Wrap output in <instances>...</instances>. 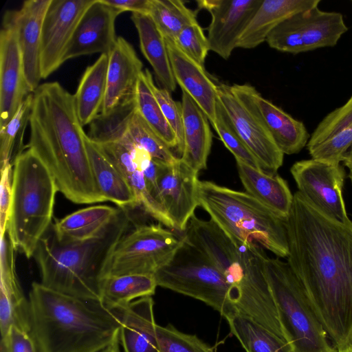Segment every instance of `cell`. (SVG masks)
Listing matches in <instances>:
<instances>
[{"mask_svg":"<svg viewBox=\"0 0 352 352\" xmlns=\"http://www.w3.org/2000/svg\"><path fill=\"white\" fill-rule=\"evenodd\" d=\"M151 296L118 309L122 322L120 341L124 352H160Z\"/></svg>","mask_w":352,"mask_h":352,"instance_id":"cell-24","label":"cell"},{"mask_svg":"<svg viewBox=\"0 0 352 352\" xmlns=\"http://www.w3.org/2000/svg\"><path fill=\"white\" fill-rule=\"evenodd\" d=\"M236 164L246 192L286 219L293 201V195L287 182L276 173H267L241 162H236Z\"/></svg>","mask_w":352,"mask_h":352,"instance_id":"cell-27","label":"cell"},{"mask_svg":"<svg viewBox=\"0 0 352 352\" xmlns=\"http://www.w3.org/2000/svg\"><path fill=\"white\" fill-rule=\"evenodd\" d=\"M343 163L349 169V177L352 183V146L346 153Z\"/></svg>","mask_w":352,"mask_h":352,"instance_id":"cell-48","label":"cell"},{"mask_svg":"<svg viewBox=\"0 0 352 352\" xmlns=\"http://www.w3.org/2000/svg\"><path fill=\"white\" fill-rule=\"evenodd\" d=\"M182 238L171 259L154 274L157 286L201 300L228 320L237 313V289L203 253Z\"/></svg>","mask_w":352,"mask_h":352,"instance_id":"cell-8","label":"cell"},{"mask_svg":"<svg viewBox=\"0 0 352 352\" xmlns=\"http://www.w3.org/2000/svg\"><path fill=\"white\" fill-rule=\"evenodd\" d=\"M142 69L143 64L133 46L118 36L109 53L107 94L101 113L109 112L135 95Z\"/></svg>","mask_w":352,"mask_h":352,"instance_id":"cell-22","label":"cell"},{"mask_svg":"<svg viewBox=\"0 0 352 352\" xmlns=\"http://www.w3.org/2000/svg\"><path fill=\"white\" fill-rule=\"evenodd\" d=\"M320 0H263L240 36L237 47L252 49L263 42L280 23L298 13L318 6Z\"/></svg>","mask_w":352,"mask_h":352,"instance_id":"cell-26","label":"cell"},{"mask_svg":"<svg viewBox=\"0 0 352 352\" xmlns=\"http://www.w3.org/2000/svg\"><path fill=\"white\" fill-rule=\"evenodd\" d=\"M103 154L124 176L144 212L161 224L175 229L174 224L164 207L151 195L144 173L123 140L104 144H97Z\"/></svg>","mask_w":352,"mask_h":352,"instance_id":"cell-23","label":"cell"},{"mask_svg":"<svg viewBox=\"0 0 352 352\" xmlns=\"http://www.w3.org/2000/svg\"><path fill=\"white\" fill-rule=\"evenodd\" d=\"M225 146L232 153L236 162L262 170L253 154L241 140L218 100L216 121L212 126Z\"/></svg>","mask_w":352,"mask_h":352,"instance_id":"cell-40","label":"cell"},{"mask_svg":"<svg viewBox=\"0 0 352 352\" xmlns=\"http://www.w3.org/2000/svg\"><path fill=\"white\" fill-rule=\"evenodd\" d=\"M58 188L46 166L29 148L13 165L7 232L16 251L30 258L52 222Z\"/></svg>","mask_w":352,"mask_h":352,"instance_id":"cell-6","label":"cell"},{"mask_svg":"<svg viewBox=\"0 0 352 352\" xmlns=\"http://www.w3.org/2000/svg\"><path fill=\"white\" fill-rule=\"evenodd\" d=\"M85 144L94 179L106 201L129 210L138 206L136 197L124 176L87 135Z\"/></svg>","mask_w":352,"mask_h":352,"instance_id":"cell-28","label":"cell"},{"mask_svg":"<svg viewBox=\"0 0 352 352\" xmlns=\"http://www.w3.org/2000/svg\"><path fill=\"white\" fill-rule=\"evenodd\" d=\"M31 332L41 352H97L120 336L118 309L33 283L29 294Z\"/></svg>","mask_w":352,"mask_h":352,"instance_id":"cell-3","label":"cell"},{"mask_svg":"<svg viewBox=\"0 0 352 352\" xmlns=\"http://www.w3.org/2000/svg\"><path fill=\"white\" fill-rule=\"evenodd\" d=\"M148 15L164 38L172 40L186 26L197 22L196 11L181 0H151Z\"/></svg>","mask_w":352,"mask_h":352,"instance_id":"cell-38","label":"cell"},{"mask_svg":"<svg viewBox=\"0 0 352 352\" xmlns=\"http://www.w3.org/2000/svg\"><path fill=\"white\" fill-rule=\"evenodd\" d=\"M51 1H25L20 9L8 10L4 14L15 28L27 82L32 93L38 88L42 79L40 67L41 30Z\"/></svg>","mask_w":352,"mask_h":352,"instance_id":"cell-18","label":"cell"},{"mask_svg":"<svg viewBox=\"0 0 352 352\" xmlns=\"http://www.w3.org/2000/svg\"><path fill=\"white\" fill-rule=\"evenodd\" d=\"M151 89L164 118L176 135L178 142L177 151L180 157L184 148L182 104L175 101L168 90L156 87L153 80L151 81Z\"/></svg>","mask_w":352,"mask_h":352,"instance_id":"cell-44","label":"cell"},{"mask_svg":"<svg viewBox=\"0 0 352 352\" xmlns=\"http://www.w3.org/2000/svg\"><path fill=\"white\" fill-rule=\"evenodd\" d=\"M127 134L135 144L146 151L157 162L171 164L179 158L138 110L129 123Z\"/></svg>","mask_w":352,"mask_h":352,"instance_id":"cell-39","label":"cell"},{"mask_svg":"<svg viewBox=\"0 0 352 352\" xmlns=\"http://www.w3.org/2000/svg\"><path fill=\"white\" fill-rule=\"evenodd\" d=\"M108 65L109 54H100L85 69L74 95L82 126L89 124L102 111L107 94Z\"/></svg>","mask_w":352,"mask_h":352,"instance_id":"cell-30","label":"cell"},{"mask_svg":"<svg viewBox=\"0 0 352 352\" xmlns=\"http://www.w3.org/2000/svg\"><path fill=\"white\" fill-rule=\"evenodd\" d=\"M227 321L246 352H294L286 340L247 316L236 313Z\"/></svg>","mask_w":352,"mask_h":352,"instance_id":"cell-34","label":"cell"},{"mask_svg":"<svg viewBox=\"0 0 352 352\" xmlns=\"http://www.w3.org/2000/svg\"><path fill=\"white\" fill-rule=\"evenodd\" d=\"M122 12L94 0L81 17L67 47L65 62L82 56L109 54L117 40L116 20Z\"/></svg>","mask_w":352,"mask_h":352,"instance_id":"cell-17","label":"cell"},{"mask_svg":"<svg viewBox=\"0 0 352 352\" xmlns=\"http://www.w3.org/2000/svg\"><path fill=\"white\" fill-rule=\"evenodd\" d=\"M338 352H352V342L341 349H338Z\"/></svg>","mask_w":352,"mask_h":352,"instance_id":"cell-50","label":"cell"},{"mask_svg":"<svg viewBox=\"0 0 352 352\" xmlns=\"http://www.w3.org/2000/svg\"><path fill=\"white\" fill-rule=\"evenodd\" d=\"M153 76L147 69L143 70L138 80L135 99L138 112L172 150H177L176 135L167 122L151 89Z\"/></svg>","mask_w":352,"mask_h":352,"instance_id":"cell-36","label":"cell"},{"mask_svg":"<svg viewBox=\"0 0 352 352\" xmlns=\"http://www.w3.org/2000/svg\"><path fill=\"white\" fill-rule=\"evenodd\" d=\"M197 198L199 206L233 239L258 244L277 258H287L286 219L248 192L210 181H199Z\"/></svg>","mask_w":352,"mask_h":352,"instance_id":"cell-5","label":"cell"},{"mask_svg":"<svg viewBox=\"0 0 352 352\" xmlns=\"http://www.w3.org/2000/svg\"><path fill=\"white\" fill-rule=\"evenodd\" d=\"M1 349L4 352H41L31 331L16 326L11 327L1 338Z\"/></svg>","mask_w":352,"mask_h":352,"instance_id":"cell-45","label":"cell"},{"mask_svg":"<svg viewBox=\"0 0 352 352\" xmlns=\"http://www.w3.org/2000/svg\"><path fill=\"white\" fill-rule=\"evenodd\" d=\"M298 191L328 216L351 223L342 196L343 166L314 159L295 162L290 168Z\"/></svg>","mask_w":352,"mask_h":352,"instance_id":"cell-10","label":"cell"},{"mask_svg":"<svg viewBox=\"0 0 352 352\" xmlns=\"http://www.w3.org/2000/svg\"><path fill=\"white\" fill-rule=\"evenodd\" d=\"M94 0H52L41 30L40 67L47 78L65 62V56L76 28Z\"/></svg>","mask_w":352,"mask_h":352,"instance_id":"cell-12","label":"cell"},{"mask_svg":"<svg viewBox=\"0 0 352 352\" xmlns=\"http://www.w3.org/2000/svg\"><path fill=\"white\" fill-rule=\"evenodd\" d=\"M165 40L176 83L193 99L213 126L218 103V83L214 82L204 66L184 53L173 40Z\"/></svg>","mask_w":352,"mask_h":352,"instance_id":"cell-20","label":"cell"},{"mask_svg":"<svg viewBox=\"0 0 352 352\" xmlns=\"http://www.w3.org/2000/svg\"><path fill=\"white\" fill-rule=\"evenodd\" d=\"M119 210L120 208L104 205L78 210L54 223L56 236L62 242L89 239L106 227Z\"/></svg>","mask_w":352,"mask_h":352,"instance_id":"cell-32","label":"cell"},{"mask_svg":"<svg viewBox=\"0 0 352 352\" xmlns=\"http://www.w3.org/2000/svg\"><path fill=\"white\" fill-rule=\"evenodd\" d=\"M32 103V93L21 103L12 119L0 128V164L1 170L7 165H14L23 153L24 133L30 122Z\"/></svg>","mask_w":352,"mask_h":352,"instance_id":"cell-37","label":"cell"},{"mask_svg":"<svg viewBox=\"0 0 352 352\" xmlns=\"http://www.w3.org/2000/svg\"><path fill=\"white\" fill-rule=\"evenodd\" d=\"M137 110L135 95L126 98L109 112L98 115L89 124L87 137L96 144L120 141Z\"/></svg>","mask_w":352,"mask_h":352,"instance_id":"cell-35","label":"cell"},{"mask_svg":"<svg viewBox=\"0 0 352 352\" xmlns=\"http://www.w3.org/2000/svg\"><path fill=\"white\" fill-rule=\"evenodd\" d=\"M351 146L352 96L322 120L307 144L312 159L333 164L343 162Z\"/></svg>","mask_w":352,"mask_h":352,"instance_id":"cell-21","label":"cell"},{"mask_svg":"<svg viewBox=\"0 0 352 352\" xmlns=\"http://www.w3.org/2000/svg\"><path fill=\"white\" fill-rule=\"evenodd\" d=\"M97 352H120V336L112 343Z\"/></svg>","mask_w":352,"mask_h":352,"instance_id":"cell-49","label":"cell"},{"mask_svg":"<svg viewBox=\"0 0 352 352\" xmlns=\"http://www.w3.org/2000/svg\"><path fill=\"white\" fill-rule=\"evenodd\" d=\"M131 19L138 31L141 52L151 65L157 81L162 88L170 93L174 91L177 83L164 37L149 15L133 13Z\"/></svg>","mask_w":352,"mask_h":352,"instance_id":"cell-29","label":"cell"},{"mask_svg":"<svg viewBox=\"0 0 352 352\" xmlns=\"http://www.w3.org/2000/svg\"><path fill=\"white\" fill-rule=\"evenodd\" d=\"M31 94L15 28L3 16L0 32V128Z\"/></svg>","mask_w":352,"mask_h":352,"instance_id":"cell-16","label":"cell"},{"mask_svg":"<svg viewBox=\"0 0 352 352\" xmlns=\"http://www.w3.org/2000/svg\"><path fill=\"white\" fill-rule=\"evenodd\" d=\"M0 187V236L7 232L12 197L13 166L7 165L1 170Z\"/></svg>","mask_w":352,"mask_h":352,"instance_id":"cell-46","label":"cell"},{"mask_svg":"<svg viewBox=\"0 0 352 352\" xmlns=\"http://www.w3.org/2000/svg\"><path fill=\"white\" fill-rule=\"evenodd\" d=\"M160 352H214L213 348L194 335L179 331L172 325H156Z\"/></svg>","mask_w":352,"mask_h":352,"instance_id":"cell-41","label":"cell"},{"mask_svg":"<svg viewBox=\"0 0 352 352\" xmlns=\"http://www.w3.org/2000/svg\"><path fill=\"white\" fill-rule=\"evenodd\" d=\"M304 52L336 45L348 30L342 14L318 7L298 14Z\"/></svg>","mask_w":352,"mask_h":352,"instance_id":"cell-31","label":"cell"},{"mask_svg":"<svg viewBox=\"0 0 352 352\" xmlns=\"http://www.w3.org/2000/svg\"><path fill=\"white\" fill-rule=\"evenodd\" d=\"M173 41L184 53L204 66L210 48L207 36L198 22L186 26Z\"/></svg>","mask_w":352,"mask_h":352,"instance_id":"cell-43","label":"cell"},{"mask_svg":"<svg viewBox=\"0 0 352 352\" xmlns=\"http://www.w3.org/2000/svg\"><path fill=\"white\" fill-rule=\"evenodd\" d=\"M0 329L4 337L11 327L31 331L29 300L16 271L15 249L8 232L0 236Z\"/></svg>","mask_w":352,"mask_h":352,"instance_id":"cell-19","label":"cell"},{"mask_svg":"<svg viewBox=\"0 0 352 352\" xmlns=\"http://www.w3.org/2000/svg\"><path fill=\"white\" fill-rule=\"evenodd\" d=\"M131 221L129 209L120 208L111 222L95 236L60 241L52 223L33 254L45 287L69 296L100 300L102 282L112 253Z\"/></svg>","mask_w":352,"mask_h":352,"instance_id":"cell-4","label":"cell"},{"mask_svg":"<svg viewBox=\"0 0 352 352\" xmlns=\"http://www.w3.org/2000/svg\"><path fill=\"white\" fill-rule=\"evenodd\" d=\"M218 100L234 130L257 160L263 171L275 174L282 166L284 154L248 104L235 95L230 85L218 83Z\"/></svg>","mask_w":352,"mask_h":352,"instance_id":"cell-11","label":"cell"},{"mask_svg":"<svg viewBox=\"0 0 352 352\" xmlns=\"http://www.w3.org/2000/svg\"><path fill=\"white\" fill-rule=\"evenodd\" d=\"M103 1L120 10L133 13L148 14L151 0H103Z\"/></svg>","mask_w":352,"mask_h":352,"instance_id":"cell-47","label":"cell"},{"mask_svg":"<svg viewBox=\"0 0 352 352\" xmlns=\"http://www.w3.org/2000/svg\"><path fill=\"white\" fill-rule=\"evenodd\" d=\"M298 14L280 23L269 34L266 42L270 47L293 54L305 52Z\"/></svg>","mask_w":352,"mask_h":352,"instance_id":"cell-42","label":"cell"},{"mask_svg":"<svg viewBox=\"0 0 352 352\" xmlns=\"http://www.w3.org/2000/svg\"><path fill=\"white\" fill-rule=\"evenodd\" d=\"M230 87L248 104L283 154L298 153L307 146L310 135L302 122L263 98L249 84H234Z\"/></svg>","mask_w":352,"mask_h":352,"instance_id":"cell-15","label":"cell"},{"mask_svg":"<svg viewBox=\"0 0 352 352\" xmlns=\"http://www.w3.org/2000/svg\"><path fill=\"white\" fill-rule=\"evenodd\" d=\"M162 225H140L125 234L112 253L105 277L131 274L154 275L166 265L181 246L182 238Z\"/></svg>","mask_w":352,"mask_h":352,"instance_id":"cell-9","label":"cell"},{"mask_svg":"<svg viewBox=\"0 0 352 352\" xmlns=\"http://www.w3.org/2000/svg\"><path fill=\"white\" fill-rule=\"evenodd\" d=\"M263 0H199L198 10L211 15L207 38L210 50L228 59Z\"/></svg>","mask_w":352,"mask_h":352,"instance_id":"cell-13","label":"cell"},{"mask_svg":"<svg viewBox=\"0 0 352 352\" xmlns=\"http://www.w3.org/2000/svg\"><path fill=\"white\" fill-rule=\"evenodd\" d=\"M263 270L285 337L294 352H338L287 262L267 257Z\"/></svg>","mask_w":352,"mask_h":352,"instance_id":"cell-7","label":"cell"},{"mask_svg":"<svg viewBox=\"0 0 352 352\" xmlns=\"http://www.w3.org/2000/svg\"><path fill=\"white\" fill-rule=\"evenodd\" d=\"M285 223L287 263L341 349L352 342V222L328 216L298 190Z\"/></svg>","mask_w":352,"mask_h":352,"instance_id":"cell-1","label":"cell"},{"mask_svg":"<svg viewBox=\"0 0 352 352\" xmlns=\"http://www.w3.org/2000/svg\"><path fill=\"white\" fill-rule=\"evenodd\" d=\"M184 148L179 159L197 171L206 168L212 133L210 121L193 99L182 91Z\"/></svg>","mask_w":352,"mask_h":352,"instance_id":"cell-25","label":"cell"},{"mask_svg":"<svg viewBox=\"0 0 352 352\" xmlns=\"http://www.w3.org/2000/svg\"><path fill=\"white\" fill-rule=\"evenodd\" d=\"M198 173L179 158L171 164L159 163L157 185L162 204L175 229L181 232L199 206Z\"/></svg>","mask_w":352,"mask_h":352,"instance_id":"cell-14","label":"cell"},{"mask_svg":"<svg viewBox=\"0 0 352 352\" xmlns=\"http://www.w3.org/2000/svg\"><path fill=\"white\" fill-rule=\"evenodd\" d=\"M157 285L152 274H131L106 276L101 285L100 300L111 309L155 294Z\"/></svg>","mask_w":352,"mask_h":352,"instance_id":"cell-33","label":"cell"},{"mask_svg":"<svg viewBox=\"0 0 352 352\" xmlns=\"http://www.w3.org/2000/svg\"><path fill=\"white\" fill-rule=\"evenodd\" d=\"M30 117V149L53 177L58 192L78 204L106 201L94 179L85 144L87 134L74 96L58 82L39 85Z\"/></svg>","mask_w":352,"mask_h":352,"instance_id":"cell-2","label":"cell"}]
</instances>
